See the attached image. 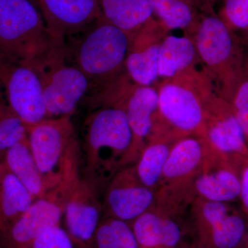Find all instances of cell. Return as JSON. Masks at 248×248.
Returning <instances> with one entry per match:
<instances>
[{
    "label": "cell",
    "mask_w": 248,
    "mask_h": 248,
    "mask_svg": "<svg viewBox=\"0 0 248 248\" xmlns=\"http://www.w3.org/2000/svg\"><path fill=\"white\" fill-rule=\"evenodd\" d=\"M158 108L148 140L176 141L203 136L207 103L217 92L211 78L197 68L161 79L156 84Z\"/></svg>",
    "instance_id": "obj_1"
},
{
    "label": "cell",
    "mask_w": 248,
    "mask_h": 248,
    "mask_svg": "<svg viewBox=\"0 0 248 248\" xmlns=\"http://www.w3.org/2000/svg\"><path fill=\"white\" fill-rule=\"evenodd\" d=\"M132 139L126 113L122 108L100 107L88 117L84 124L81 178L99 193L105 191L116 173L125 167Z\"/></svg>",
    "instance_id": "obj_2"
},
{
    "label": "cell",
    "mask_w": 248,
    "mask_h": 248,
    "mask_svg": "<svg viewBox=\"0 0 248 248\" xmlns=\"http://www.w3.org/2000/svg\"><path fill=\"white\" fill-rule=\"evenodd\" d=\"M0 51L37 73L68 54L31 0H0Z\"/></svg>",
    "instance_id": "obj_3"
},
{
    "label": "cell",
    "mask_w": 248,
    "mask_h": 248,
    "mask_svg": "<svg viewBox=\"0 0 248 248\" xmlns=\"http://www.w3.org/2000/svg\"><path fill=\"white\" fill-rule=\"evenodd\" d=\"M210 11L201 15L192 39L217 93L230 102L244 71V48L234 31Z\"/></svg>",
    "instance_id": "obj_4"
},
{
    "label": "cell",
    "mask_w": 248,
    "mask_h": 248,
    "mask_svg": "<svg viewBox=\"0 0 248 248\" xmlns=\"http://www.w3.org/2000/svg\"><path fill=\"white\" fill-rule=\"evenodd\" d=\"M28 140L48 192L81 177V150L71 115L45 119L30 125Z\"/></svg>",
    "instance_id": "obj_5"
},
{
    "label": "cell",
    "mask_w": 248,
    "mask_h": 248,
    "mask_svg": "<svg viewBox=\"0 0 248 248\" xmlns=\"http://www.w3.org/2000/svg\"><path fill=\"white\" fill-rule=\"evenodd\" d=\"M83 32L73 52L76 66L103 94L128 77L125 63L131 37L102 16Z\"/></svg>",
    "instance_id": "obj_6"
},
{
    "label": "cell",
    "mask_w": 248,
    "mask_h": 248,
    "mask_svg": "<svg viewBox=\"0 0 248 248\" xmlns=\"http://www.w3.org/2000/svg\"><path fill=\"white\" fill-rule=\"evenodd\" d=\"M206 144L199 136H187L173 145L156 191L154 206L184 216L195 200V184L203 164Z\"/></svg>",
    "instance_id": "obj_7"
},
{
    "label": "cell",
    "mask_w": 248,
    "mask_h": 248,
    "mask_svg": "<svg viewBox=\"0 0 248 248\" xmlns=\"http://www.w3.org/2000/svg\"><path fill=\"white\" fill-rule=\"evenodd\" d=\"M81 178L62 183L37 199L20 218L0 231V248H29L46 231L60 226L67 203Z\"/></svg>",
    "instance_id": "obj_8"
},
{
    "label": "cell",
    "mask_w": 248,
    "mask_h": 248,
    "mask_svg": "<svg viewBox=\"0 0 248 248\" xmlns=\"http://www.w3.org/2000/svg\"><path fill=\"white\" fill-rule=\"evenodd\" d=\"M0 89L6 104L29 126L46 119V107L37 72L1 51Z\"/></svg>",
    "instance_id": "obj_9"
},
{
    "label": "cell",
    "mask_w": 248,
    "mask_h": 248,
    "mask_svg": "<svg viewBox=\"0 0 248 248\" xmlns=\"http://www.w3.org/2000/svg\"><path fill=\"white\" fill-rule=\"evenodd\" d=\"M202 138L209 149L238 169L248 160V143L234 111L217 92L207 103Z\"/></svg>",
    "instance_id": "obj_10"
},
{
    "label": "cell",
    "mask_w": 248,
    "mask_h": 248,
    "mask_svg": "<svg viewBox=\"0 0 248 248\" xmlns=\"http://www.w3.org/2000/svg\"><path fill=\"white\" fill-rule=\"evenodd\" d=\"M66 57L55 59L37 72L46 107V119L71 115L91 87L76 66L66 64Z\"/></svg>",
    "instance_id": "obj_11"
},
{
    "label": "cell",
    "mask_w": 248,
    "mask_h": 248,
    "mask_svg": "<svg viewBox=\"0 0 248 248\" xmlns=\"http://www.w3.org/2000/svg\"><path fill=\"white\" fill-rule=\"evenodd\" d=\"M156 192L143 185L135 166L116 173L104 191L103 217H112L130 223L154 206Z\"/></svg>",
    "instance_id": "obj_12"
},
{
    "label": "cell",
    "mask_w": 248,
    "mask_h": 248,
    "mask_svg": "<svg viewBox=\"0 0 248 248\" xmlns=\"http://www.w3.org/2000/svg\"><path fill=\"white\" fill-rule=\"evenodd\" d=\"M114 107L122 108L126 113L133 139L125 166H132L138 161L151 133L158 108L157 86L131 83Z\"/></svg>",
    "instance_id": "obj_13"
},
{
    "label": "cell",
    "mask_w": 248,
    "mask_h": 248,
    "mask_svg": "<svg viewBox=\"0 0 248 248\" xmlns=\"http://www.w3.org/2000/svg\"><path fill=\"white\" fill-rule=\"evenodd\" d=\"M55 40L83 32L100 17L99 0H31Z\"/></svg>",
    "instance_id": "obj_14"
},
{
    "label": "cell",
    "mask_w": 248,
    "mask_h": 248,
    "mask_svg": "<svg viewBox=\"0 0 248 248\" xmlns=\"http://www.w3.org/2000/svg\"><path fill=\"white\" fill-rule=\"evenodd\" d=\"M169 34L154 17L135 32L130 38L125 68L127 76L135 84L153 86L158 77L160 46Z\"/></svg>",
    "instance_id": "obj_15"
},
{
    "label": "cell",
    "mask_w": 248,
    "mask_h": 248,
    "mask_svg": "<svg viewBox=\"0 0 248 248\" xmlns=\"http://www.w3.org/2000/svg\"><path fill=\"white\" fill-rule=\"evenodd\" d=\"M66 231L75 247L90 248L103 218L99 193L81 178L64 211Z\"/></svg>",
    "instance_id": "obj_16"
},
{
    "label": "cell",
    "mask_w": 248,
    "mask_h": 248,
    "mask_svg": "<svg viewBox=\"0 0 248 248\" xmlns=\"http://www.w3.org/2000/svg\"><path fill=\"white\" fill-rule=\"evenodd\" d=\"M195 188L196 196L199 198L234 203L239 200L240 169L209 149L206 145L205 157L196 179Z\"/></svg>",
    "instance_id": "obj_17"
},
{
    "label": "cell",
    "mask_w": 248,
    "mask_h": 248,
    "mask_svg": "<svg viewBox=\"0 0 248 248\" xmlns=\"http://www.w3.org/2000/svg\"><path fill=\"white\" fill-rule=\"evenodd\" d=\"M129 223L140 248H178L189 232L183 217L155 206Z\"/></svg>",
    "instance_id": "obj_18"
},
{
    "label": "cell",
    "mask_w": 248,
    "mask_h": 248,
    "mask_svg": "<svg viewBox=\"0 0 248 248\" xmlns=\"http://www.w3.org/2000/svg\"><path fill=\"white\" fill-rule=\"evenodd\" d=\"M202 64L195 41L187 36L172 35L165 37L160 46L158 77L161 79L197 68Z\"/></svg>",
    "instance_id": "obj_19"
},
{
    "label": "cell",
    "mask_w": 248,
    "mask_h": 248,
    "mask_svg": "<svg viewBox=\"0 0 248 248\" xmlns=\"http://www.w3.org/2000/svg\"><path fill=\"white\" fill-rule=\"evenodd\" d=\"M101 16L132 37L155 17L151 0H99Z\"/></svg>",
    "instance_id": "obj_20"
},
{
    "label": "cell",
    "mask_w": 248,
    "mask_h": 248,
    "mask_svg": "<svg viewBox=\"0 0 248 248\" xmlns=\"http://www.w3.org/2000/svg\"><path fill=\"white\" fill-rule=\"evenodd\" d=\"M37 200L0 161V231L20 218Z\"/></svg>",
    "instance_id": "obj_21"
},
{
    "label": "cell",
    "mask_w": 248,
    "mask_h": 248,
    "mask_svg": "<svg viewBox=\"0 0 248 248\" xmlns=\"http://www.w3.org/2000/svg\"><path fill=\"white\" fill-rule=\"evenodd\" d=\"M248 236V217L234 207L195 242L198 248H243Z\"/></svg>",
    "instance_id": "obj_22"
},
{
    "label": "cell",
    "mask_w": 248,
    "mask_h": 248,
    "mask_svg": "<svg viewBox=\"0 0 248 248\" xmlns=\"http://www.w3.org/2000/svg\"><path fill=\"white\" fill-rule=\"evenodd\" d=\"M0 161L36 198L45 197L48 190L31 151L28 138L11 147Z\"/></svg>",
    "instance_id": "obj_23"
},
{
    "label": "cell",
    "mask_w": 248,
    "mask_h": 248,
    "mask_svg": "<svg viewBox=\"0 0 248 248\" xmlns=\"http://www.w3.org/2000/svg\"><path fill=\"white\" fill-rule=\"evenodd\" d=\"M155 17L169 32L181 30L192 38L200 22L201 0H151Z\"/></svg>",
    "instance_id": "obj_24"
},
{
    "label": "cell",
    "mask_w": 248,
    "mask_h": 248,
    "mask_svg": "<svg viewBox=\"0 0 248 248\" xmlns=\"http://www.w3.org/2000/svg\"><path fill=\"white\" fill-rule=\"evenodd\" d=\"M176 141L151 139L147 142L136 164H134L140 182L155 192L159 186L165 164Z\"/></svg>",
    "instance_id": "obj_25"
},
{
    "label": "cell",
    "mask_w": 248,
    "mask_h": 248,
    "mask_svg": "<svg viewBox=\"0 0 248 248\" xmlns=\"http://www.w3.org/2000/svg\"><path fill=\"white\" fill-rule=\"evenodd\" d=\"M90 248H140L128 222L103 217Z\"/></svg>",
    "instance_id": "obj_26"
},
{
    "label": "cell",
    "mask_w": 248,
    "mask_h": 248,
    "mask_svg": "<svg viewBox=\"0 0 248 248\" xmlns=\"http://www.w3.org/2000/svg\"><path fill=\"white\" fill-rule=\"evenodd\" d=\"M234 208L231 203L212 202L197 197L190 207L191 221L195 238L206 232Z\"/></svg>",
    "instance_id": "obj_27"
},
{
    "label": "cell",
    "mask_w": 248,
    "mask_h": 248,
    "mask_svg": "<svg viewBox=\"0 0 248 248\" xmlns=\"http://www.w3.org/2000/svg\"><path fill=\"white\" fill-rule=\"evenodd\" d=\"M29 125L0 99V160L8 150L28 138Z\"/></svg>",
    "instance_id": "obj_28"
},
{
    "label": "cell",
    "mask_w": 248,
    "mask_h": 248,
    "mask_svg": "<svg viewBox=\"0 0 248 248\" xmlns=\"http://www.w3.org/2000/svg\"><path fill=\"white\" fill-rule=\"evenodd\" d=\"M219 17L233 31L248 29V0H224Z\"/></svg>",
    "instance_id": "obj_29"
},
{
    "label": "cell",
    "mask_w": 248,
    "mask_h": 248,
    "mask_svg": "<svg viewBox=\"0 0 248 248\" xmlns=\"http://www.w3.org/2000/svg\"><path fill=\"white\" fill-rule=\"evenodd\" d=\"M66 230L61 226L54 227L40 235L29 248H74Z\"/></svg>",
    "instance_id": "obj_30"
},
{
    "label": "cell",
    "mask_w": 248,
    "mask_h": 248,
    "mask_svg": "<svg viewBox=\"0 0 248 248\" xmlns=\"http://www.w3.org/2000/svg\"><path fill=\"white\" fill-rule=\"evenodd\" d=\"M229 103L234 111L248 107V61L245 63L241 80Z\"/></svg>",
    "instance_id": "obj_31"
},
{
    "label": "cell",
    "mask_w": 248,
    "mask_h": 248,
    "mask_svg": "<svg viewBox=\"0 0 248 248\" xmlns=\"http://www.w3.org/2000/svg\"><path fill=\"white\" fill-rule=\"evenodd\" d=\"M241 176V191L239 201L241 202V210L248 217V160L245 161L240 168Z\"/></svg>",
    "instance_id": "obj_32"
},
{
    "label": "cell",
    "mask_w": 248,
    "mask_h": 248,
    "mask_svg": "<svg viewBox=\"0 0 248 248\" xmlns=\"http://www.w3.org/2000/svg\"><path fill=\"white\" fill-rule=\"evenodd\" d=\"M234 112L248 143V107Z\"/></svg>",
    "instance_id": "obj_33"
},
{
    "label": "cell",
    "mask_w": 248,
    "mask_h": 248,
    "mask_svg": "<svg viewBox=\"0 0 248 248\" xmlns=\"http://www.w3.org/2000/svg\"><path fill=\"white\" fill-rule=\"evenodd\" d=\"M178 248H198V247H197V244H195V241H194L192 243L184 241Z\"/></svg>",
    "instance_id": "obj_34"
},
{
    "label": "cell",
    "mask_w": 248,
    "mask_h": 248,
    "mask_svg": "<svg viewBox=\"0 0 248 248\" xmlns=\"http://www.w3.org/2000/svg\"><path fill=\"white\" fill-rule=\"evenodd\" d=\"M217 0H207V1H208V3L210 5V6H211L212 4H213L214 2H215V1H216Z\"/></svg>",
    "instance_id": "obj_35"
},
{
    "label": "cell",
    "mask_w": 248,
    "mask_h": 248,
    "mask_svg": "<svg viewBox=\"0 0 248 248\" xmlns=\"http://www.w3.org/2000/svg\"><path fill=\"white\" fill-rule=\"evenodd\" d=\"M248 248V236L247 239H246V244H245L244 248Z\"/></svg>",
    "instance_id": "obj_36"
},
{
    "label": "cell",
    "mask_w": 248,
    "mask_h": 248,
    "mask_svg": "<svg viewBox=\"0 0 248 248\" xmlns=\"http://www.w3.org/2000/svg\"><path fill=\"white\" fill-rule=\"evenodd\" d=\"M246 34H247L248 38V29H247V30L246 31Z\"/></svg>",
    "instance_id": "obj_37"
}]
</instances>
